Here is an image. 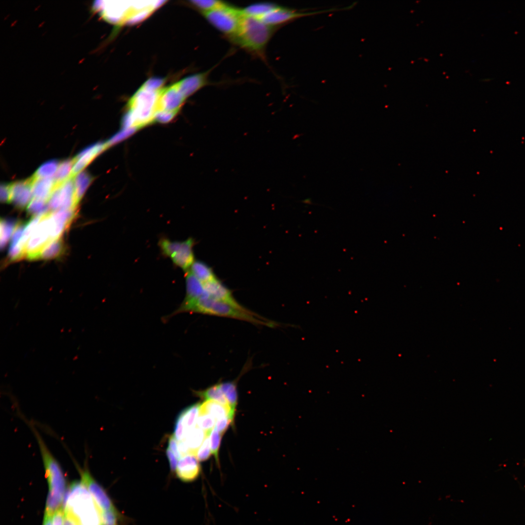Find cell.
Listing matches in <instances>:
<instances>
[{"label": "cell", "instance_id": "obj_4", "mask_svg": "<svg viewBox=\"0 0 525 525\" xmlns=\"http://www.w3.org/2000/svg\"><path fill=\"white\" fill-rule=\"evenodd\" d=\"M32 429L36 437L47 480L49 486L45 512L52 515L53 513L62 507L66 492V482L62 468L57 460L47 447L40 435L34 427Z\"/></svg>", "mask_w": 525, "mask_h": 525}, {"label": "cell", "instance_id": "obj_25", "mask_svg": "<svg viewBox=\"0 0 525 525\" xmlns=\"http://www.w3.org/2000/svg\"><path fill=\"white\" fill-rule=\"evenodd\" d=\"M195 393L199 397L206 400H213L226 405H229L227 400L222 392L219 383L212 385L206 389L195 391Z\"/></svg>", "mask_w": 525, "mask_h": 525}, {"label": "cell", "instance_id": "obj_33", "mask_svg": "<svg viewBox=\"0 0 525 525\" xmlns=\"http://www.w3.org/2000/svg\"><path fill=\"white\" fill-rule=\"evenodd\" d=\"M27 209L29 213L36 216L48 213L49 208L46 201L33 198L27 206Z\"/></svg>", "mask_w": 525, "mask_h": 525}, {"label": "cell", "instance_id": "obj_44", "mask_svg": "<svg viewBox=\"0 0 525 525\" xmlns=\"http://www.w3.org/2000/svg\"><path fill=\"white\" fill-rule=\"evenodd\" d=\"M176 440L174 436H170L168 440V447L170 448L177 459H180L181 456L179 451L178 445Z\"/></svg>", "mask_w": 525, "mask_h": 525}, {"label": "cell", "instance_id": "obj_39", "mask_svg": "<svg viewBox=\"0 0 525 525\" xmlns=\"http://www.w3.org/2000/svg\"><path fill=\"white\" fill-rule=\"evenodd\" d=\"M119 515L117 510L101 511L102 525H118Z\"/></svg>", "mask_w": 525, "mask_h": 525}, {"label": "cell", "instance_id": "obj_30", "mask_svg": "<svg viewBox=\"0 0 525 525\" xmlns=\"http://www.w3.org/2000/svg\"><path fill=\"white\" fill-rule=\"evenodd\" d=\"M59 164L56 159L48 160L39 167L33 177L36 178H51L55 175Z\"/></svg>", "mask_w": 525, "mask_h": 525}, {"label": "cell", "instance_id": "obj_12", "mask_svg": "<svg viewBox=\"0 0 525 525\" xmlns=\"http://www.w3.org/2000/svg\"><path fill=\"white\" fill-rule=\"evenodd\" d=\"M186 99L176 83L163 88L159 94L157 113L162 112L175 116Z\"/></svg>", "mask_w": 525, "mask_h": 525}, {"label": "cell", "instance_id": "obj_3", "mask_svg": "<svg viewBox=\"0 0 525 525\" xmlns=\"http://www.w3.org/2000/svg\"><path fill=\"white\" fill-rule=\"evenodd\" d=\"M62 507L79 525H102L100 509L81 481L73 482L66 490Z\"/></svg>", "mask_w": 525, "mask_h": 525}, {"label": "cell", "instance_id": "obj_23", "mask_svg": "<svg viewBox=\"0 0 525 525\" xmlns=\"http://www.w3.org/2000/svg\"><path fill=\"white\" fill-rule=\"evenodd\" d=\"M207 433L198 427H194L187 432L183 440L189 447L191 454L196 455L198 449L203 443Z\"/></svg>", "mask_w": 525, "mask_h": 525}, {"label": "cell", "instance_id": "obj_16", "mask_svg": "<svg viewBox=\"0 0 525 525\" xmlns=\"http://www.w3.org/2000/svg\"><path fill=\"white\" fill-rule=\"evenodd\" d=\"M201 467L195 455H186L179 460L175 473L177 477L185 482L196 479L200 473Z\"/></svg>", "mask_w": 525, "mask_h": 525}, {"label": "cell", "instance_id": "obj_7", "mask_svg": "<svg viewBox=\"0 0 525 525\" xmlns=\"http://www.w3.org/2000/svg\"><path fill=\"white\" fill-rule=\"evenodd\" d=\"M195 243L192 237L183 241H173L163 237L159 239L158 245L164 257L170 258L174 265L186 272L195 261L193 250Z\"/></svg>", "mask_w": 525, "mask_h": 525}, {"label": "cell", "instance_id": "obj_17", "mask_svg": "<svg viewBox=\"0 0 525 525\" xmlns=\"http://www.w3.org/2000/svg\"><path fill=\"white\" fill-rule=\"evenodd\" d=\"M210 71V70H209L193 74L176 83L179 90L186 99L210 84L208 77Z\"/></svg>", "mask_w": 525, "mask_h": 525}, {"label": "cell", "instance_id": "obj_5", "mask_svg": "<svg viewBox=\"0 0 525 525\" xmlns=\"http://www.w3.org/2000/svg\"><path fill=\"white\" fill-rule=\"evenodd\" d=\"M189 313L228 317L245 321L257 326L276 327L277 323L268 320L247 309H241L215 300L205 293L191 307Z\"/></svg>", "mask_w": 525, "mask_h": 525}, {"label": "cell", "instance_id": "obj_31", "mask_svg": "<svg viewBox=\"0 0 525 525\" xmlns=\"http://www.w3.org/2000/svg\"><path fill=\"white\" fill-rule=\"evenodd\" d=\"M199 403L193 404L182 410L183 422L187 432L195 427L199 415Z\"/></svg>", "mask_w": 525, "mask_h": 525}, {"label": "cell", "instance_id": "obj_43", "mask_svg": "<svg viewBox=\"0 0 525 525\" xmlns=\"http://www.w3.org/2000/svg\"><path fill=\"white\" fill-rule=\"evenodd\" d=\"M166 455L169 462L171 471L172 472H175L178 464L177 458L169 448L166 450Z\"/></svg>", "mask_w": 525, "mask_h": 525}, {"label": "cell", "instance_id": "obj_28", "mask_svg": "<svg viewBox=\"0 0 525 525\" xmlns=\"http://www.w3.org/2000/svg\"><path fill=\"white\" fill-rule=\"evenodd\" d=\"M64 250V245L61 239H58L48 243L40 251L38 258L50 259L61 255Z\"/></svg>", "mask_w": 525, "mask_h": 525}, {"label": "cell", "instance_id": "obj_34", "mask_svg": "<svg viewBox=\"0 0 525 525\" xmlns=\"http://www.w3.org/2000/svg\"><path fill=\"white\" fill-rule=\"evenodd\" d=\"M190 2L194 7L198 9L202 13L214 10L224 3L223 1L216 0H194L190 1Z\"/></svg>", "mask_w": 525, "mask_h": 525}, {"label": "cell", "instance_id": "obj_9", "mask_svg": "<svg viewBox=\"0 0 525 525\" xmlns=\"http://www.w3.org/2000/svg\"><path fill=\"white\" fill-rule=\"evenodd\" d=\"M77 204L74 177H70L56 186L47 204L49 210L54 211L75 209Z\"/></svg>", "mask_w": 525, "mask_h": 525}, {"label": "cell", "instance_id": "obj_6", "mask_svg": "<svg viewBox=\"0 0 525 525\" xmlns=\"http://www.w3.org/2000/svg\"><path fill=\"white\" fill-rule=\"evenodd\" d=\"M274 27L260 19L243 15L238 30L232 39L246 50L263 57Z\"/></svg>", "mask_w": 525, "mask_h": 525}, {"label": "cell", "instance_id": "obj_11", "mask_svg": "<svg viewBox=\"0 0 525 525\" xmlns=\"http://www.w3.org/2000/svg\"><path fill=\"white\" fill-rule=\"evenodd\" d=\"M338 10L342 9L334 8L313 12H299L277 5L260 19L265 24L275 27L276 26L286 23L299 18Z\"/></svg>", "mask_w": 525, "mask_h": 525}, {"label": "cell", "instance_id": "obj_46", "mask_svg": "<svg viewBox=\"0 0 525 525\" xmlns=\"http://www.w3.org/2000/svg\"><path fill=\"white\" fill-rule=\"evenodd\" d=\"M43 525H52V515L45 513Z\"/></svg>", "mask_w": 525, "mask_h": 525}, {"label": "cell", "instance_id": "obj_45", "mask_svg": "<svg viewBox=\"0 0 525 525\" xmlns=\"http://www.w3.org/2000/svg\"><path fill=\"white\" fill-rule=\"evenodd\" d=\"M64 525H79L75 518L69 511L65 510Z\"/></svg>", "mask_w": 525, "mask_h": 525}, {"label": "cell", "instance_id": "obj_42", "mask_svg": "<svg viewBox=\"0 0 525 525\" xmlns=\"http://www.w3.org/2000/svg\"><path fill=\"white\" fill-rule=\"evenodd\" d=\"M65 512L61 507L55 511L52 516V525H64Z\"/></svg>", "mask_w": 525, "mask_h": 525}, {"label": "cell", "instance_id": "obj_35", "mask_svg": "<svg viewBox=\"0 0 525 525\" xmlns=\"http://www.w3.org/2000/svg\"><path fill=\"white\" fill-rule=\"evenodd\" d=\"M222 434L219 433L213 428L210 433V445L211 454L215 457V460L219 463L218 453L221 444Z\"/></svg>", "mask_w": 525, "mask_h": 525}, {"label": "cell", "instance_id": "obj_41", "mask_svg": "<svg viewBox=\"0 0 525 525\" xmlns=\"http://www.w3.org/2000/svg\"><path fill=\"white\" fill-rule=\"evenodd\" d=\"M0 198L1 202H11V184L1 183L0 187Z\"/></svg>", "mask_w": 525, "mask_h": 525}, {"label": "cell", "instance_id": "obj_40", "mask_svg": "<svg viewBox=\"0 0 525 525\" xmlns=\"http://www.w3.org/2000/svg\"><path fill=\"white\" fill-rule=\"evenodd\" d=\"M233 420L230 417L227 416L216 420L214 428L219 433L222 434L225 432L231 423H232Z\"/></svg>", "mask_w": 525, "mask_h": 525}, {"label": "cell", "instance_id": "obj_13", "mask_svg": "<svg viewBox=\"0 0 525 525\" xmlns=\"http://www.w3.org/2000/svg\"><path fill=\"white\" fill-rule=\"evenodd\" d=\"M81 482L87 487L101 511L117 510L104 489L86 469L79 470Z\"/></svg>", "mask_w": 525, "mask_h": 525}, {"label": "cell", "instance_id": "obj_14", "mask_svg": "<svg viewBox=\"0 0 525 525\" xmlns=\"http://www.w3.org/2000/svg\"><path fill=\"white\" fill-rule=\"evenodd\" d=\"M185 273L186 295L183 302L172 315L189 312L191 307L205 293L204 284L189 270Z\"/></svg>", "mask_w": 525, "mask_h": 525}, {"label": "cell", "instance_id": "obj_36", "mask_svg": "<svg viewBox=\"0 0 525 525\" xmlns=\"http://www.w3.org/2000/svg\"><path fill=\"white\" fill-rule=\"evenodd\" d=\"M210 432L207 433L203 443L196 452L195 455L198 461H205L209 459L211 451L210 440Z\"/></svg>", "mask_w": 525, "mask_h": 525}, {"label": "cell", "instance_id": "obj_21", "mask_svg": "<svg viewBox=\"0 0 525 525\" xmlns=\"http://www.w3.org/2000/svg\"><path fill=\"white\" fill-rule=\"evenodd\" d=\"M234 414L229 405L213 400H206L200 405L199 409V415H209L215 420L227 416L233 420Z\"/></svg>", "mask_w": 525, "mask_h": 525}, {"label": "cell", "instance_id": "obj_10", "mask_svg": "<svg viewBox=\"0 0 525 525\" xmlns=\"http://www.w3.org/2000/svg\"><path fill=\"white\" fill-rule=\"evenodd\" d=\"M49 213L44 215L26 245L25 256L29 260L37 259L43 248L52 241Z\"/></svg>", "mask_w": 525, "mask_h": 525}, {"label": "cell", "instance_id": "obj_27", "mask_svg": "<svg viewBox=\"0 0 525 525\" xmlns=\"http://www.w3.org/2000/svg\"><path fill=\"white\" fill-rule=\"evenodd\" d=\"M92 180V177L87 171H81L74 177L75 196L78 203Z\"/></svg>", "mask_w": 525, "mask_h": 525}, {"label": "cell", "instance_id": "obj_15", "mask_svg": "<svg viewBox=\"0 0 525 525\" xmlns=\"http://www.w3.org/2000/svg\"><path fill=\"white\" fill-rule=\"evenodd\" d=\"M203 284L204 293L210 298L239 309H246L236 300L231 291L218 279Z\"/></svg>", "mask_w": 525, "mask_h": 525}, {"label": "cell", "instance_id": "obj_38", "mask_svg": "<svg viewBox=\"0 0 525 525\" xmlns=\"http://www.w3.org/2000/svg\"><path fill=\"white\" fill-rule=\"evenodd\" d=\"M187 433V431L183 422V413L182 411L177 417L174 428V436L177 440H183Z\"/></svg>", "mask_w": 525, "mask_h": 525}, {"label": "cell", "instance_id": "obj_22", "mask_svg": "<svg viewBox=\"0 0 525 525\" xmlns=\"http://www.w3.org/2000/svg\"><path fill=\"white\" fill-rule=\"evenodd\" d=\"M189 270L203 284L218 279L212 268L200 261H195Z\"/></svg>", "mask_w": 525, "mask_h": 525}, {"label": "cell", "instance_id": "obj_8", "mask_svg": "<svg viewBox=\"0 0 525 525\" xmlns=\"http://www.w3.org/2000/svg\"><path fill=\"white\" fill-rule=\"evenodd\" d=\"M202 14L214 27L231 39L236 34L243 16L241 9L224 2L219 7Z\"/></svg>", "mask_w": 525, "mask_h": 525}, {"label": "cell", "instance_id": "obj_26", "mask_svg": "<svg viewBox=\"0 0 525 525\" xmlns=\"http://www.w3.org/2000/svg\"><path fill=\"white\" fill-rule=\"evenodd\" d=\"M219 384L229 406L235 413L238 401L237 381L220 382Z\"/></svg>", "mask_w": 525, "mask_h": 525}, {"label": "cell", "instance_id": "obj_29", "mask_svg": "<svg viewBox=\"0 0 525 525\" xmlns=\"http://www.w3.org/2000/svg\"><path fill=\"white\" fill-rule=\"evenodd\" d=\"M74 163V159L73 158L65 159L59 164L53 177L56 185L63 183L71 177Z\"/></svg>", "mask_w": 525, "mask_h": 525}, {"label": "cell", "instance_id": "obj_37", "mask_svg": "<svg viewBox=\"0 0 525 525\" xmlns=\"http://www.w3.org/2000/svg\"><path fill=\"white\" fill-rule=\"evenodd\" d=\"M215 422V420L209 415H198L196 425L203 431L208 432L214 427Z\"/></svg>", "mask_w": 525, "mask_h": 525}, {"label": "cell", "instance_id": "obj_20", "mask_svg": "<svg viewBox=\"0 0 525 525\" xmlns=\"http://www.w3.org/2000/svg\"><path fill=\"white\" fill-rule=\"evenodd\" d=\"M32 192L34 198L47 202L57 185L53 178L31 177Z\"/></svg>", "mask_w": 525, "mask_h": 525}, {"label": "cell", "instance_id": "obj_1", "mask_svg": "<svg viewBox=\"0 0 525 525\" xmlns=\"http://www.w3.org/2000/svg\"><path fill=\"white\" fill-rule=\"evenodd\" d=\"M145 1L127 4H121L120 1L96 0L93 2L91 11L111 24L134 23L143 20L161 5L160 1Z\"/></svg>", "mask_w": 525, "mask_h": 525}, {"label": "cell", "instance_id": "obj_24", "mask_svg": "<svg viewBox=\"0 0 525 525\" xmlns=\"http://www.w3.org/2000/svg\"><path fill=\"white\" fill-rule=\"evenodd\" d=\"M277 5L269 2H260L250 4L241 9L244 16L261 19Z\"/></svg>", "mask_w": 525, "mask_h": 525}, {"label": "cell", "instance_id": "obj_19", "mask_svg": "<svg viewBox=\"0 0 525 525\" xmlns=\"http://www.w3.org/2000/svg\"><path fill=\"white\" fill-rule=\"evenodd\" d=\"M32 196L31 178L11 184V202L18 208L23 209L27 206Z\"/></svg>", "mask_w": 525, "mask_h": 525}, {"label": "cell", "instance_id": "obj_18", "mask_svg": "<svg viewBox=\"0 0 525 525\" xmlns=\"http://www.w3.org/2000/svg\"><path fill=\"white\" fill-rule=\"evenodd\" d=\"M107 148L106 143L100 142L90 145L80 151L74 158L71 177L81 172L95 157Z\"/></svg>", "mask_w": 525, "mask_h": 525}, {"label": "cell", "instance_id": "obj_32", "mask_svg": "<svg viewBox=\"0 0 525 525\" xmlns=\"http://www.w3.org/2000/svg\"><path fill=\"white\" fill-rule=\"evenodd\" d=\"M17 224L5 220L0 222V245L1 249L6 245L17 226Z\"/></svg>", "mask_w": 525, "mask_h": 525}, {"label": "cell", "instance_id": "obj_2", "mask_svg": "<svg viewBox=\"0 0 525 525\" xmlns=\"http://www.w3.org/2000/svg\"><path fill=\"white\" fill-rule=\"evenodd\" d=\"M162 88L157 89L143 83L128 103V112L123 120L125 129L136 130L155 121Z\"/></svg>", "mask_w": 525, "mask_h": 525}]
</instances>
